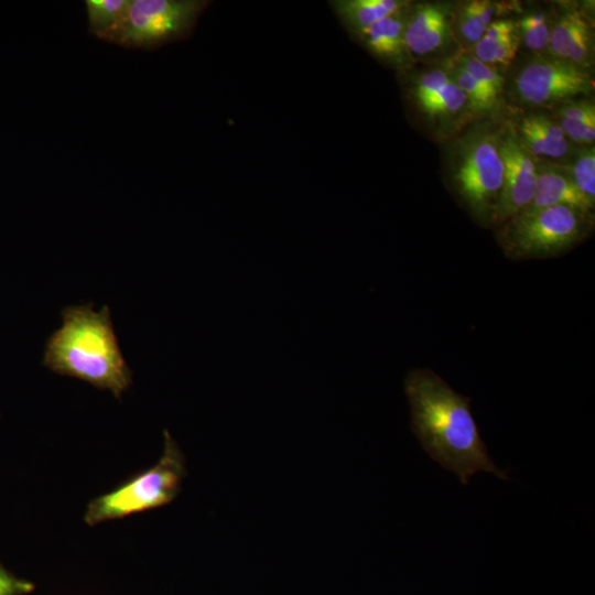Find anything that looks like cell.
Here are the masks:
<instances>
[{
  "mask_svg": "<svg viewBox=\"0 0 595 595\" xmlns=\"http://www.w3.org/2000/svg\"><path fill=\"white\" fill-rule=\"evenodd\" d=\"M550 56L589 71L594 58V33L591 23L577 10H566L551 22Z\"/></svg>",
  "mask_w": 595,
  "mask_h": 595,
  "instance_id": "obj_10",
  "label": "cell"
},
{
  "mask_svg": "<svg viewBox=\"0 0 595 595\" xmlns=\"http://www.w3.org/2000/svg\"><path fill=\"white\" fill-rule=\"evenodd\" d=\"M498 4L486 0L463 3L452 19V32L467 46H474L495 21Z\"/></svg>",
  "mask_w": 595,
  "mask_h": 595,
  "instance_id": "obj_16",
  "label": "cell"
},
{
  "mask_svg": "<svg viewBox=\"0 0 595 595\" xmlns=\"http://www.w3.org/2000/svg\"><path fill=\"white\" fill-rule=\"evenodd\" d=\"M411 430L423 450L463 485L478 470L509 479L491 461L470 411V399L456 392L441 376L415 368L404 379Z\"/></svg>",
  "mask_w": 595,
  "mask_h": 595,
  "instance_id": "obj_1",
  "label": "cell"
},
{
  "mask_svg": "<svg viewBox=\"0 0 595 595\" xmlns=\"http://www.w3.org/2000/svg\"><path fill=\"white\" fill-rule=\"evenodd\" d=\"M499 147L504 180L495 226L524 210L536 194L538 183V161L521 145L512 127L499 132Z\"/></svg>",
  "mask_w": 595,
  "mask_h": 595,
  "instance_id": "obj_8",
  "label": "cell"
},
{
  "mask_svg": "<svg viewBox=\"0 0 595 595\" xmlns=\"http://www.w3.org/2000/svg\"><path fill=\"white\" fill-rule=\"evenodd\" d=\"M517 22L511 19H497L485 31L470 52L480 62L495 66H508L520 44Z\"/></svg>",
  "mask_w": 595,
  "mask_h": 595,
  "instance_id": "obj_14",
  "label": "cell"
},
{
  "mask_svg": "<svg viewBox=\"0 0 595 595\" xmlns=\"http://www.w3.org/2000/svg\"><path fill=\"white\" fill-rule=\"evenodd\" d=\"M593 87L589 71L552 56L532 60L515 80L521 102L536 107L558 106L577 96L589 95Z\"/></svg>",
  "mask_w": 595,
  "mask_h": 595,
  "instance_id": "obj_7",
  "label": "cell"
},
{
  "mask_svg": "<svg viewBox=\"0 0 595 595\" xmlns=\"http://www.w3.org/2000/svg\"><path fill=\"white\" fill-rule=\"evenodd\" d=\"M451 78L444 69H432L422 74L414 86V97L418 104L430 99L437 93H440L448 83Z\"/></svg>",
  "mask_w": 595,
  "mask_h": 595,
  "instance_id": "obj_23",
  "label": "cell"
},
{
  "mask_svg": "<svg viewBox=\"0 0 595 595\" xmlns=\"http://www.w3.org/2000/svg\"><path fill=\"white\" fill-rule=\"evenodd\" d=\"M576 187L595 203V149L587 145L577 152L567 165H561Z\"/></svg>",
  "mask_w": 595,
  "mask_h": 595,
  "instance_id": "obj_18",
  "label": "cell"
},
{
  "mask_svg": "<svg viewBox=\"0 0 595 595\" xmlns=\"http://www.w3.org/2000/svg\"><path fill=\"white\" fill-rule=\"evenodd\" d=\"M403 0H339L332 6L342 22L359 34L382 19L408 7Z\"/></svg>",
  "mask_w": 595,
  "mask_h": 595,
  "instance_id": "obj_15",
  "label": "cell"
},
{
  "mask_svg": "<svg viewBox=\"0 0 595 595\" xmlns=\"http://www.w3.org/2000/svg\"><path fill=\"white\" fill-rule=\"evenodd\" d=\"M556 117L570 121L595 119V105L591 100H569L556 106Z\"/></svg>",
  "mask_w": 595,
  "mask_h": 595,
  "instance_id": "obj_24",
  "label": "cell"
},
{
  "mask_svg": "<svg viewBox=\"0 0 595 595\" xmlns=\"http://www.w3.org/2000/svg\"><path fill=\"white\" fill-rule=\"evenodd\" d=\"M43 365L52 371L84 380L119 398L131 385L107 306L90 305L63 311L62 326L48 338Z\"/></svg>",
  "mask_w": 595,
  "mask_h": 595,
  "instance_id": "obj_2",
  "label": "cell"
},
{
  "mask_svg": "<svg viewBox=\"0 0 595 595\" xmlns=\"http://www.w3.org/2000/svg\"><path fill=\"white\" fill-rule=\"evenodd\" d=\"M454 62L465 68L482 88L496 101L504 86L501 74L494 67L480 62L472 53H458Z\"/></svg>",
  "mask_w": 595,
  "mask_h": 595,
  "instance_id": "obj_21",
  "label": "cell"
},
{
  "mask_svg": "<svg viewBox=\"0 0 595 595\" xmlns=\"http://www.w3.org/2000/svg\"><path fill=\"white\" fill-rule=\"evenodd\" d=\"M185 475L184 454L165 430L163 453L158 463L91 500L84 520L88 526H96L167 505L178 495Z\"/></svg>",
  "mask_w": 595,
  "mask_h": 595,
  "instance_id": "obj_4",
  "label": "cell"
},
{
  "mask_svg": "<svg viewBox=\"0 0 595 595\" xmlns=\"http://www.w3.org/2000/svg\"><path fill=\"white\" fill-rule=\"evenodd\" d=\"M551 206H569L593 214L594 202L582 194L561 165L538 163L536 194L522 212H534Z\"/></svg>",
  "mask_w": 595,
  "mask_h": 595,
  "instance_id": "obj_11",
  "label": "cell"
},
{
  "mask_svg": "<svg viewBox=\"0 0 595 595\" xmlns=\"http://www.w3.org/2000/svg\"><path fill=\"white\" fill-rule=\"evenodd\" d=\"M405 9L359 33L366 47L377 57L401 65L409 57L404 44Z\"/></svg>",
  "mask_w": 595,
  "mask_h": 595,
  "instance_id": "obj_13",
  "label": "cell"
},
{
  "mask_svg": "<svg viewBox=\"0 0 595 595\" xmlns=\"http://www.w3.org/2000/svg\"><path fill=\"white\" fill-rule=\"evenodd\" d=\"M521 145L538 161L561 159L570 151V141L558 121L543 113H529L512 127Z\"/></svg>",
  "mask_w": 595,
  "mask_h": 595,
  "instance_id": "obj_12",
  "label": "cell"
},
{
  "mask_svg": "<svg viewBox=\"0 0 595 595\" xmlns=\"http://www.w3.org/2000/svg\"><path fill=\"white\" fill-rule=\"evenodd\" d=\"M34 585L8 571L0 562V595H25Z\"/></svg>",
  "mask_w": 595,
  "mask_h": 595,
  "instance_id": "obj_25",
  "label": "cell"
},
{
  "mask_svg": "<svg viewBox=\"0 0 595 595\" xmlns=\"http://www.w3.org/2000/svg\"><path fill=\"white\" fill-rule=\"evenodd\" d=\"M502 180L499 133L478 129L466 136L455 152L451 182L462 204L482 226L496 224Z\"/></svg>",
  "mask_w": 595,
  "mask_h": 595,
  "instance_id": "obj_5",
  "label": "cell"
},
{
  "mask_svg": "<svg viewBox=\"0 0 595 595\" xmlns=\"http://www.w3.org/2000/svg\"><path fill=\"white\" fill-rule=\"evenodd\" d=\"M446 72L455 85L465 94L473 110L486 111L495 105L496 101L482 88L472 74L454 61Z\"/></svg>",
  "mask_w": 595,
  "mask_h": 595,
  "instance_id": "obj_22",
  "label": "cell"
},
{
  "mask_svg": "<svg viewBox=\"0 0 595 595\" xmlns=\"http://www.w3.org/2000/svg\"><path fill=\"white\" fill-rule=\"evenodd\" d=\"M207 1L130 0L110 43L153 50L190 34Z\"/></svg>",
  "mask_w": 595,
  "mask_h": 595,
  "instance_id": "obj_6",
  "label": "cell"
},
{
  "mask_svg": "<svg viewBox=\"0 0 595 595\" xmlns=\"http://www.w3.org/2000/svg\"><path fill=\"white\" fill-rule=\"evenodd\" d=\"M453 37L447 10L435 3H422L405 12L404 44L409 57H426L443 51Z\"/></svg>",
  "mask_w": 595,
  "mask_h": 595,
  "instance_id": "obj_9",
  "label": "cell"
},
{
  "mask_svg": "<svg viewBox=\"0 0 595 595\" xmlns=\"http://www.w3.org/2000/svg\"><path fill=\"white\" fill-rule=\"evenodd\" d=\"M129 2L130 0H86L89 33L110 42L126 14Z\"/></svg>",
  "mask_w": 595,
  "mask_h": 595,
  "instance_id": "obj_17",
  "label": "cell"
},
{
  "mask_svg": "<svg viewBox=\"0 0 595 595\" xmlns=\"http://www.w3.org/2000/svg\"><path fill=\"white\" fill-rule=\"evenodd\" d=\"M594 215L569 206L521 212L497 226V241L515 261L566 253L592 231Z\"/></svg>",
  "mask_w": 595,
  "mask_h": 595,
  "instance_id": "obj_3",
  "label": "cell"
},
{
  "mask_svg": "<svg viewBox=\"0 0 595 595\" xmlns=\"http://www.w3.org/2000/svg\"><path fill=\"white\" fill-rule=\"evenodd\" d=\"M520 40L527 48L536 53L548 51L551 33V21L543 12L524 14L517 22Z\"/></svg>",
  "mask_w": 595,
  "mask_h": 595,
  "instance_id": "obj_19",
  "label": "cell"
},
{
  "mask_svg": "<svg viewBox=\"0 0 595 595\" xmlns=\"http://www.w3.org/2000/svg\"><path fill=\"white\" fill-rule=\"evenodd\" d=\"M418 105L430 117H450L469 107L467 97L452 79L440 93Z\"/></svg>",
  "mask_w": 595,
  "mask_h": 595,
  "instance_id": "obj_20",
  "label": "cell"
}]
</instances>
